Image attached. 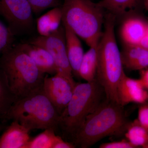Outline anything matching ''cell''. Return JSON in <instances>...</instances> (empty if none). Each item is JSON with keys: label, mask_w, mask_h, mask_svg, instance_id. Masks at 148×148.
Wrapping results in <instances>:
<instances>
[{"label": "cell", "mask_w": 148, "mask_h": 148, "mask_svg": "<svg viewBox=\"0 0 148 148\" xmlns=\"http://www.w3.org/2000/svg\"><path fill=\"white\" fill-rule=\"evenodd\" d=\"M123 108L106 98L86 117L73 144L76 147L89 148L107 136L119 135L125 132L129 122Z\"/></svg>", "instance_id": "obj_1"}, {"label": "cell", "mask_w": 148, "mask_h": 148, "mask_svg": "<svg viewBox=\"0 0 148 148\" xmlns=\"http://www.w3.org/2000/svg\"><path fill=\"white\" fill-rule=\"evenodd\" d=\"M115 18L110 13L105 16L104 30L97 47L96 79L104 89L106 100L119 104L118 86L125 72L115 35Z\"/></svg>", "instance_id": "obj_2"}, {"label": "cell", "mask_w": 148, "mask_h": 148, "mask_svg": "<svg viewBox=\"0 0 148 148\" xmlns=\"http://www.w3.org/2000/svg\"><path fill=\"white\" fill-rule=\"evenodd\" d=\"M0 70L18 100L43 86L45 73L18 46L12 47L1 55Z\"/></svg>", "instance_id": "obj_3"}, {"label": "cell", "mask_w": 148, "mask_h": 148, "mask_svg": "<svg viewBox=\"0 0 148 148\" xmlns=\"http://www.w3.org/2000/svg\"><path fill=\"white\" fill-rule=\"evenodd\" d=\"M61 8L63 25L89 47L98 45L103 33L105 10L91 0H64Z\"/></svg>", "instance_id": "obj_4"}, {"label": "cell", "mask_w": 148, "mask_h": 148, "mask_svg": "<svg viewBox=\"0 0 148 148\" xmlns=\"http://www.w3.org/2000/svg\"><path fill=\"white\" fill-rule=\"evenodd\" d=\"M104 97V89L97 79L77 83L71 99L59 119V127L72 143L86 117L106 99Z\"/></svg>", "instance_id": "obj_5"}, {"label": "cell", "mask_w": 148, "mask_h": 148, "mask_svg": "<svg viewBox=\"0 0 148 148\" xmlns=\"http://www.w3.org/2000/svg\"><path fill=\"white\" fill-rule=\"evenodd\" d=\"M60 115L46 95L43 86L14 104L7 119L18 121L29 130L53 129L59 127Z\"/></svg>", "instance_id": "obj_6"}, {"label": "cell", "mask_w": 148, "mask_h": 148, "mask_svg": "<svg viewBox=\"0 0 148 148\" xmlns=\"http://www.w3.org/2000/svg\"><path fill=\"white\" fill-rule=\"evenodd\" d=\"M33 12L27 0H0V15L14 36L27 35L33 31Z\"/></svg>", "instance_id": "obj_7"}, {"label": "cell", "mask_w": 148, "mask_h": 148, "mask_svg": "<svg viewBox=\"0 0 148 148\" xmlns=\"http://www.w3.org/2000/svg\"><path fill=\"white\" fill-rule=\"evenodd\" d=\"M30 43L44 48L50 53L56 66L57 73L73 78L67 56L64 26H60L57 31L47 36H40L34 38Z\"/></svg>", "instance_id": "obj_8"}, {"label": "cell", "mask_w": 148, "mask_h": 148, "mask_svg": "<svg viewBox=\"0 0 148 148\" xmlns=\"http://www.w3.org/2000/svg\"><path fill=\"white\" fill-rule=\"evenodd\" d=\"M76 84L73 78L60 73L51 77L48 75L45 77L44 90L60 115L71 99Z\"/></svg>", "instance_id": "obj_9"}, {"label": "cell", "mask_w": 148, "mask_h": 148, "mask_svg": "<svg viewBox=\"0 0 148 148\" xmlns=\"http://www.w3.org/2000/svg\"><path fill=\"white\" fill-rule=\"evenodd\" d=\"M117 95L119 103L123 107L131 103L142 104L148 102V92L140 79L130 78L125 73L118 86Z\"/></svg>", "instance_id": "obj_10"}, {"label": "cell", "mask_w": 148, "mask_h": 148, "mask_svg": "<svg viewBox=\"0 0 148 148\" xmlns=\"http://www.w3.org/2000/svg\"><path fill=\"white\" fill-rule=\"evenodd\" d=\"M30 130L14 120L0 138V148H26L31 139Z\"/></svg>", "instance_id": "obj_11"}, {"label": "cell", "mask_w": 148, "mask_h": 148, "mask_svg": "<svg viewBox=\"0 0 148 148\" xmlns=\"http://www.w3.org/2000/svg\"><path fill=\"white\" fill-rule=\"evenodd\" d=\"M17 46L32 58L37 67L44 73L53 75L57 73L53 57L45 49L31 43L21 44Z\"/></svg>", "instance_id": "obj_12"}, {"label": "cell", "mask_w": 148, "mask_h": 148, "mask_svg": "<svg viewBox=\"0 0 148 148\" xmlns=\"http://www.w3.org/2000/svg\"><path fill=\"white\" fill-rule=\"evenodd\" d=\"M148 24L139 17L127 18L122 26L121 34L126 45H140L145 36Z\"/></svg>", "instance_id": "obj_13"}, {"label": "cell", "mask_w": 148, "mask_h": 148, "mask_svg": "<svg viewBox=\"0 0 148 148\" xmlns=\"http://www.w3.org/2000/svg\"><path fill=\"white\" fill-rule=\"evenodd\" d=\"M66 51L73 74L79 77V70L84 53L79 37L69 28L64 26Z\"/></svg>", "instance_id": "obj_14"}, {"label": "cell", "mask_w": 148, "mask_h": 148, "mask_svg": "<svg viewBox=\"0 0 148 148\" xmlns=\"http://www.w3.org/2000/svg\"><path fill=\"white\" fill-rule=\"evenodd\" d=\"M123 66L130 71H142L148 67V50L140 45H126L121 53Z\"/></svg>", "instance_id": "obj_15"}, {"label": "cell", "mask_w": 148, "mask_h": 148, "mask_svg": "<svg viewBox=\"0 0 148 148\" xmlns=\"http://www.w3.org/2000/svg\"><path fill=\"white\" fill-rule=\"evenodd\" d=\"M62 21L61 7L54 8L40 16L37 21V29L40 36H47L57 31Z\"/></svg>", "instance_id": "obj_16"}, {"label": "cell", "mask_w": 148, "mask_h": 148, "mask_svg": "<svg viewBox=\"0 0 148 148\" xmlns=\"http://www.w3.org/2000/svg\"><path fill=\"white\" fill-rule=\"evenodd\" d=\"M98 45L90 47L84 53L80 67L79 77L87 82H91L96 79L98 66Z\"/></svg>", "instance_id": "obj_17"}, {"label": "cell", "mask_w": 148, "mask_h": 148, "mask_svg": "<svg viewBox=\"0 0 148 148\" xmlns=\"http://www.w3.org/2000/svg\"><path fill=\"white\" fill-rule=\"evenodd\" d=\"M140 1L141 0H101L97 4L116 17L131 12L137 8Z\"/></svg>", "instance_id": "obj_18"}, {"label": "cell", "mask_w": 148, "mask_h": 148, "mask_svg": "<svg viewBox=\"0 0 148 148\" xmlns=\"http://www.w3.org/2000/svg\"><path fill=\"white\" fill-rule=\"evenodd\" d=\"M18 100L10 90L4 75L0 70V119H7L11 108Z\"/></svg>", "instance_id": "obj_19"}, {"label": "cell", "mask_w": 148, "mask_h": 148, "mask_svg": "<svg viewBox=\"0 0 148 148\" xmlns=\"http://www.w3.org/2000/svg\"><path fill=\"white\" fill-rule=\"evenodd\" d=\"M125 137L136 148H148V130L140 124L138 119L129 123L125 131Z\"/></svg>", "instance_id": "obj_20"}, {"label": "cell", "mask_w": 148, "mask_h": 148, "mask_svg": "<svg viewBox=\"0 0 148 148\" xmlns=\"http://www.w3.org/2000/svg\"><path fill=\"white\" fill-rule=\"evenodd\" d=\"M52 129H46L33 138H31L26 148H53L58 136Z\"/></svg>", "instance_id": "obj_21"}, {"label": "cell", "mask_w": 148, "mask_h": 148, "mask_svg": "<svg viewBox=\"0 0 148 148\" xmlns=\"http://www.w3.org/2000/svg\"><path fill=\"white\" fill-rule=\"evenodd\" d=\"M14 36L9 28L0 20V55L13 47Z\"/></svg>", "instance_id": "obj_22"}, {"label": "cell", "mask_w": 148, "mask_h": 148, "mask_svg": "<svg viewBox=\"0 0 148 148\" xmlns=\"http://www.w3.org/2000/svg\"><path fill=\"white\" fill-rule=\"evenodd\" d=\"M34 13L38 14L45 10L62 5L64 0H27Z\"/></svg>", "instance_id": "obj_23"}, {"label": "cell", "mask_w": 148, "mask_h": 148, "mask_svg": "<svg viewBox=\"0 0 148 148\" xmlns=\"http://www.w3.org/2000/svg\"><path fill=\"white\" fill-rule=\"evenodd\" d=\"M138 120L141 125L148 129V102L140 104Z\"/></svg>", "instance_id": "obj_24"}, {"label": "cell", "mask_w": 148, "mask_h": 148, "mask_svg": "<svg viewBox=\"0 0 148 148\" xmlns=\"http://www.w3.org/2000/svg\"><path fill=\"white\" fill-rule=\"evenodd\" d=\"M100 148H137L127 140L114 141L101 144Z\"/></svg>", "instance_id": "obj_25"}, {"label": "cell", "mask_w": 148, "mask_h": 148, "mask_svg": "<svg viewBox=\"0 0 148 148\" xmlns=\"http://www.w3.org/2000/svg\"><path fill=\"white\" fill-rule=\"evenodd\" d=\"M75 146L73 144L70 142L65 141L60 136H58V138L53 147V148H75Z\"/></svg>", "instance_id": "obj_26"}, {"label": "cell", "mask_w": 148, "mask_h": 148, "mask_svg": "<svg viewBox=\"0 0 148 148\" xmlns=\"http://www.w3.org/2000/svg\"><path fill=\"white\" fill-rule=\"evenodd\" d=\"M140 79L143 87L148 90V69L141 71V77Z\"/></svg>", "instance_id": "obj_27"}, {"label": "cell", "mask_w": 148, "mask_h": 148, "mask_svg": "<svg viewBox=\"0 0 148 148\" xmlns=\"http://www.w3.org/2000/svg\"><path fill=\"white\" fill-rule=\"evenodd\" d=\"M140 45L148 50V29L145 36L143 38Z\"/></svg>", "instance_id": "obj_28"}, {"label": "cell", "mask_w": 148, "mask_h": 148, "mask_svg": "<svg viewBox=\"0 0 148 148\" xmlns=\"http://www.w3.org/2000/svg\"><path fill=\"white\" fill-rule=\"evenodd\" d=\"M143 4L145 8L148 10V0H143Z\"/></svg>", "instance_id": "obj_29"}, {"label": "cell", "mask_w": 148, "mask_h": 148, "mask_svg": "<svg viewBox=\"0 0 148 148\" xmlns=\"http://www.w3.org/2000/svg\"><path fill=\"white\" fill-rule=\"evenodd\" d=\"M3 126L1 125L0 124V131L3 129Z\"/></svg>", "instance_id": "obj_30"}, {"label": "cell", "mask_w": 148, "mask_h": 148, "mask_svg": "<svg viewBox=\"0 0 148 148\" xmlns=\"http://www.w3.org/2000/svg\"><path fill=\"white\" fill-rule=\"evenodd\" d=\"M147 130H148V129Z\"/></svg>", "instance_id": "obj_31"}]
</instances>
